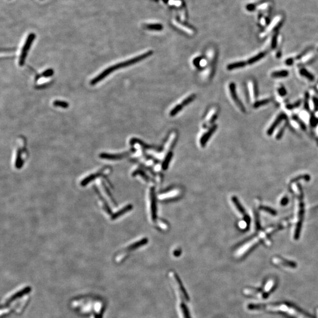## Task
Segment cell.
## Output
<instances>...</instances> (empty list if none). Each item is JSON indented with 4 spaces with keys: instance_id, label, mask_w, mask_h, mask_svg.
Wrapping results in <instances>:
<instances>
[{
    "instance_id": "6da1fadb",
    "label": "cell",
    "mask_w": 318,
    "mask_h": 318,
    "mask_svg": "<svg viewBox=\"0 0 318 318\" xmlns=\"http://www.w3.org/2000/svg\"><path fill=\"white\" fill-rule=\"evenodd\" d=\"M152 54H153V52L151 51H148V52H146V53H144L143 54H141L140 55L136 57H135L133 58H132V59L129 60L127 61L120 63L119 64H117L116 65H113V66L108 68L107 69H106L104 71H103L100 74L97 76L95 78H94L93 80H91V85L96 84L97 83H98L99 82H100L101 80L104 79L106 76H107L108 74H110L113 71H114L115 70H118L119 68H121L122 67H125L129 66L130 65L134 64L136 63L137 62H138V61H141V60H142L149 57Z\"/></svg>"
},
{
    "instance_id": "7a4b0ae2",
    "label": "cell",
    "mask_w": 318,
    "mask_h": 318,
    "mask_svg": "<svg viewBox=\"0 0 318 318\" xmlns=\"http://www.w3.org/2000/svg\"><path fill=\"white\" fill-rule=\"evenodd\" d=\"M298 188L299 190V212H298V221L295 231L294 237L295 240H298L299 237L301 228L302 226V222L304 216V203H303V195L302 192V188L301 185L298 184Z\"/></svg>"
},
{
    "instance_id": "3957f363",
    "label": "cell",
    "mask_w": 318,
    "mask_h": 318,
    "mask_svg": "<svg viewBox=\"0 0 318 318\" xmlns=\"http://www.w3.org/2000/svg\"><path fill=\"white\" fill-rule=\"evenodd\" d=\"M34 35H33V34L30 35V37L27 40L25 43V45L23 47V48L21 53V55L20 57V61H19L20 65H23L24 64L25 58L27 55V52L31 47V44L33 42V40H34Z\"/></svg>"
},
{
    "instance_id": "277c9868",
    "label": "cell",
    "mask_w": 318,
    "mask_h": 318,
    "mask_svg": "<svg viewBox=\"0 0 318 318\" xmlns=\"http://www.w3.org/2000/svg\"><path fill=\"white\" fill-rule=\"evenodd\" d=\"M229 90L230 91V94L231 95L232 98L233 99L234 102L236 103L237 106L240 108V109L243 112H245L246 111V108H245L243 104L242 103L241 101L238 98V97H237V93H236V86L233 83H231L230 84V85H229Z\"/></svg>"
},
{
    "instance_id": "5b68a950",
    "label": "cell",
    "mask_w": 318,
    "mask_h": 318,
    "mask_svg": "<svg viewBox=\"0 0 318 318\" xmlns=\"http://www.w3.org/2000/svg\"><path fill=\"white\" fill-rule=\"evenodd\" d=\"M286 119V115L284 113H280L277 117L276 119H275V120L273 122L272 125L271 126V127L268 129V131H267V135L269 136H272V135L273 134V133L274 132V131L275 130V129H276V127L280 124V123L283 120H285Z\"/></svg>"
},
{
    "instance_id": "8992f818",
    "label": "cell",
    "mask_w": 318,
    "mask_h": 318,
    "mask_svg": "<svg viewBox=\"0 0 318 318\" xmlns=\"http://www.w3.org/2000/svg\"><path fill=\"white\" fill-rule=\"evenodd\" d=\"M217 127H218V126L216 125L213 126L202 137V138L200 140V144H201V146L202 147H204L206 145L207 141L209 140L210 137L212 136L213 133L215 132V130H216Z\"/></svg>"
},
{
    "instance_id": "52a82bcc",
    "label": "cell",
    "mask_w": 318,
    "mask_h": 318,
    "mask_svg": "<svg viewBox=\"0 0 318 318\" xmlns=\"http://www.w3.org/2000/svg\"><path fill=\"white\" fill-rule=\"evenodd\" d=\"M266 53H267V52H266V51L261 52L259 53V54H257L256 55L253 56V57H252V58H249V60L247 61V63L248 64H250V65H251V64H254L255 63L258 62V61L261 60L262 58H263V57H265L266 56Z\"/></svg>"
},
{
    "instance_id": "ba28073f",
    "label": "cell",
    "mask_w": 318,
    "mask_h": 318,
    "mask_svg": "<svg viewBox=\"0 0 318 318\" xmlns=\"http://www.w3.org/2000/svg\"><path fill=\"white\" fill-rule=\"evenodd\" d=\"M246 64H247V63L244 61H238V62H236V63H233L228 64L227 66V68L228 70H233L237 69L239 68L244 67L245 66H246Z\"/></svg>"
},
{
    "instance_id": "9c48e42d",
    "label": "cell",
    "mask_w": 318,
    "mask_h": 318,
    "mask_svg": "<svg viewBox=\"0 0 318 318\" xmlns=\"http://www.w3.org/2000/svg\"><path fill=\"white\" fill-rule=\"evenodd\" d=\"M289 76V71L287 70H279V71H275L272 73L271 76L277 79V78H284L286 77Z\"/></svg>"
},
{
    "instance_id": "30bf717a",
    "label": "cell",
    "mask_w": 318,
    "mask_h": 318,
    "mask_svg": "<svg viewBox=\"0 0 318 318\" xmlns=\"http://www.w3.org/2000/svg\"><path fill=\"white\" fill-rule=\"evenodd\" d=\"M299 73L301 75L305 77L306 79H307L309 81L312 82L315 80L314 76L312 74H311L309 71H308L307 70H306L305 68H301L299 71Z\"/></svg>"
},
{
    "instance_id": "8fae6325",
    "label": "cell",
    "mask_w": 318,
    "mask_h": 318,
    "mask_svg": "<svg viewBox=\"0 0 318 318\" xmlns=\"http://www.w3.org/2000/svg\"><path fill=\"white\" fill-rule=\"evenodd\" d=\"M270 102H271V99H269V98H265V99H263L259 101H257L254 103L253 107L255 108H258L263 106L269 104Z\"/></svg>"
},
{
    "instance_id": "7c38bea8",
    "label": "cell",
    "mask_w": 318,
    "mask_h": 318,
    "mask_svg": "<svg viewBox=\"0 0 318 318\" xmlns=\"http://www.w3.org/2000/svg\"><path fill=\"white\" fill-rule=\"evenodd\" d=\"M232 200H233V203H234L235 206H236V207H237V209H238V210H239L241 213H242L243 215L246 216L247 215L246 214V212H245V210H244V209H243V207H242V206L240 204V203H239L238 199H237L236 197H232Z\"/></svg>"
},
{
    "instance_id": "4fadbf2b",
    "label": "cell",
    "mask_w": 318,
    "mask_h": 318,
    "mask_svg": "<svg viewBox=\"0 0 318 318\" xmlns=\"http://www.w3.org/2000/svg\"><path fill=\"white\" fill-rule=\"evenodd\" d=\"M173 24L175 25L177 27H178L179 28L181 29L182 30H184V31H186V33H188V34H193V31H192L191 30H190V28H187V27H184L183 25L180 24L179 23H178L176 21L173 20Z\"/></svg>"
},
{
    "instance_id": "5bb4252c",
    "label": "cell",
    "mask_w": 318,
    "mask_h": 318,
    "mask_svg": "<svg viewBox=\"0 0 318 318\" xmlns=\"http://www.w3.org/2000/svg\"><path fill=\"white\" fill-rule=\"evenodd\" d=\"M53 104H54V106H55L56 107H62V108H67L68 107V103L65 102V101H64L55 100L53 103Z\"/></svg>"
},
{
    "instance_id": "9a60e30c",
    "label": "cell",
    "mask_w": 318,
    "mask_h": 318,
    "mask_svg": "<svg viewBox=\"0 0 318 318\" xmlns=\"http://www.w3.org/2000/svg\"><path fill=\"white\" fill-rule=\"evenodd\" d=\"M260 208H261V210H264V211L269 213V214H271V215H273V216H276V214H277L276 212L274 209H273L271 207H270L264 206H261Z\"/></svg>"
},
{
    "instance_id": "2e32d148",
    "label": "cell",
    "mask_w": 318,
    "mask_h": 318,
    "mask_svg": "<svg viewBox=\"0 0 318 318\" xmlns=\"http://www.w3.org/2000/svg\"><path fill=\"white\" fill-rule=\"evenodd\" d=\"M172 152H170L169 153V154L167 155L166 157V159L163 163V167L164 168V169H166L168 165H169V163L170 162L171 159H172Z\"/></svg>"
},
{
    "instance_id": "e0dca14e",
    "label": "cell",
    "mask_w": 318,
    "mask_h": 318,
    "mask_svg": "<svg viewBox=\"0 0 318 318\" xmlns=\"http://www.w3.org/2000/svg\"><path fill=\"white\" fill-rule=\"evenodd\" d=\"M196 98V95L194 94H193L189 97H188L187 98H186L183 102H182V104L183 106H186L188 104H189L190 103H191L193 100H194V98Z\"/></svg>"
},
{
    "instance_id": "ac0fdd59",
    "label": "cell",
    "mask_w": 318,
    "mask_h": 318,
    "mask_svg": "<svg viewBox=\"0 0 318 318\" xmlns=\"http://www.w3.org/2000/svg\"><path fill=\"white\" fill-rule=\"evenodd\" d=\"M301 103H302V101L301 100H299V101H297L296 102H295V103H294L293 104L287 105L286 108L288 110H292V109H294V108L299 107L301 106Z\"/></svg>"
},
{
    "instance_id": "d6986e66",
    "label": "cell",
    "mask_w": 318,
    "mask_h": 318,
    "mask_svg": "<svg viewBox=\"0 0 318 318\" xmlns=\"http://www.w3.org/2000/svg\"><path fill=\"white\" fill-rule=\"evenodd\" d=\"M183 107V106H182V104L176 106V107H175L171 111V112H170V116H175L176 114H178V113L182 110Z\"/></svg>"
},
{
    "instance_id": "ffe728a7",
    "label": "cell",
    "mask_w": 318,
    "mask_h": 318,
    "mask_svg": "<svg viewBox=\"0 0 318 318\" xmlns=\"http://www.w3.org/2000/svg\"><path fill=\"white\" fill-rule=\"evenodd\" d=\"M301 179H304L306 181H309L310 179H311V178H310V176L308 175H301L299 177H297V178H295V179H293L292 182H297L298 180H301Z\"/></svg>"
},
{
    "instance_id": "44dd1931",
    "label": "cell",
    "mask_w": 318,
    "mask_h": 318,
    "mask_svg": "<svg viewBox=\"0 0 318 318\" xmlns=\"http://www.w3.org/2000/svg\"><path fill=\"white\" fill-rule=\"evenodd\" d=\"M309 94L308 92H306L305 95V100H304V107L306 110H309Z\"/></svg>"
},
{
    "instance_id": "7402d4cb",
    "label": "cell",
    "mask_w": 318,
    "mask_h": 318,
    "mask_svg": "<svg viewBox=\"0 0 318 318\" xmlns=\"http://www.w3.org/2000/svg\"><path fill=\"white\" fill-rule=\"evenodd\" d=\"M253 89L254 96L256 98L259 95V89H258V83L256 81H253Z\"/></svg>"
},
{
    "instance_id": "603a6c76",
    "label": "cell",
    "mask_w": 318,
    "mask_h": 318,
    "mask_svg": "<svg viewBox=\"0 0 318 318\" xmlns=\"http://www.w3.org/2000/svg\"><path fill=\"white\" fill-rule=\"evenodd\" d=\"M293 118L294 119V120H295L296 122L298 123V124H299V126H301V127L302 129H303V130H305L306 129V125L305 124V123H304L302 121H301V120L297 116H294Z\"/></svg>"
},
{
    "instance_id": "cb8c5ba5",
    "label": "cell",
    "mask_w": 318,
    "mask_h": 318,
    "mask_svg": "<svg viewBox=\"0 0 318 318\" xmlns=\"http://www.w3.org/2000/svg\"><path fill=\"white\" fill-rule=\"evenodd\" d=\"M285 127H286V125H285L283 127H282L280 129V130L279 131V132L277 133L276 137L277 140H280L282 137L283 135V133H284V132H285Z\"/></svg>"
},
{
    "instance_id": "d4e9b609",
    "label": "cell",
    "mask_w": 318,
    "mask_h": 318,
    "mask_svg": "<svg viewBox=\"0 0 318 318\" xmlns=\"http://www.w3.org/2000/svg\"><path fill=\"white\" fill-rule=\"evenodd\" d=\"M147 27L150 29L157 30H160L162 28V26L159 24H150L147 25Z\"/></svg>"
},
{
    "instance_id": "484cf974",
    "label": "cell",
    "mask_w": 318,
    "mask_h": 318,
    "mask_svg": "<svg viewBox=\"0 0 318 318\" xmlns=\"http://www.w3.org/2000/svg\"><path fill=\"white\" fill-rule=\"evenodd\" d=\"M277 91L279 94L282 97H284L287 94V91L284 87H280V88H279Z\"/></svg>"
},
{
    "instance_id": "4316f807",
    "label": "cell",
    "mask_w": 318,
    "mask_h": 318,
    "mask_svg": "<svg viewBox=\"0 0 318 318\" xmlns=\"http://www.w3.org/2000/svg\"><path fill=\"white\" fill-rule=\"evenodd\" d=\"M277 34H274V36L273 37L272 40V42H271V47L272 49H274L276 48V47L277 46Z\"/></svg>"
},
{
    "instance_id": "83f0119b",
    "label": "cell",
    "mask_w": 318,
    "mask_h": 318,
    "mask_svg": "<svg viewBox=\"0 0 318 318\" xmlns=\"http://www.w3.org/2000/svg\"><path fill=\"white\" fill-rule=\"evenodd\" d=\"M318 120H317L315 117H312V118L311 119V125L312 126H313V127H315V126H317V124H318Z\"/></svg>"
},
{
    "instance_id": "f1b7e54d",
    "label": "cell",
    "mask_w": 318,
    "mask_h": 318,
    "mask_svg": "<svg viewBox=\"0 0 318 318\" xmlns=\"http://www.w3.org/2000/svg\"><path fill=\"white\" fill-rule=\"evenodd\" d=\"M288 202H289V199H288V198H287L286 196H285V197H283V198L282 199V200H281V202H280V204H281L282 206H285V205H286V204L288 203Z\"/></svg>"
},
{
    "instance_id": "f546056e",
    "label": "cell",
    "mask_w": 318,
    "mask_h": 318,
    "mask_svg": "<svg viewBox=\"0 0 318 318\" xmlns=\"http://www.w3.org/2000/svg\"><path fill=\"white\" fill-rule=\"evenodd\" d=\"M313 101L315 107V110L317 111L318 110V98L317 97H314L313 98Z\"/></svg>"
},
{
    "instance_id": "4dcf8cb0",
    "label": "cell",
    "mask_w": 318,
    "mask_h": 318,
    "mask_svg": "<svg viewBox=\"0 0 318 318\" xmlns=\"http://www.w3.org/2000/svg\"><path fill=\"white\" fill-rule=\"evenodd\" d=\"M285 63L286 65H292L293 63V58H289V59H287L285 61Z\"/></svg>"
},
{
    "instance_id": "1f68e13d",
    "label": "cell",
    "mask_w": 318,
    "mask_h": 318,
    "mask_svg": "<svg viewBox=\"0 0 318 318\" xmlns=\"http://www.w3.org/2000/svg\"></svg>"
}]
</instances>
